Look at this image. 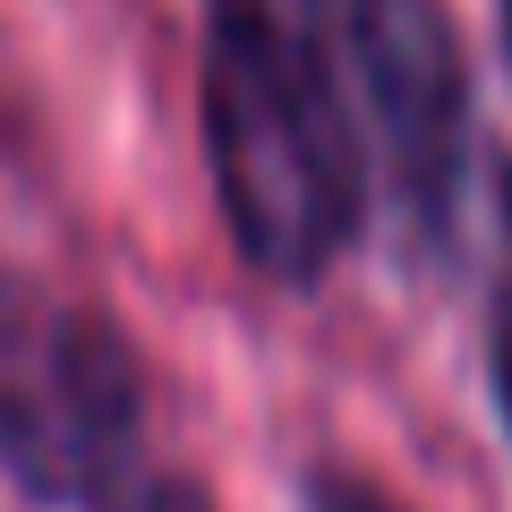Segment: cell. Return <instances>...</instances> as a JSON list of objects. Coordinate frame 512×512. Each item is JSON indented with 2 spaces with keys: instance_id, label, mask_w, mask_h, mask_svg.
Listing matches in <instances>:
<instances>
[{
  "instance_id": "6da1fadb",
  "label": "cell",
  "mask_w": 512,
  "mask_h": 512,
  "mask_svg": "<svg viewBox=\"0 0 512 512\" xmlns=\"http://www.w3.org/2000/svg\"><path fill=\"white\" fill-rule=\"evenodd\" d=\"M197 128L231 256L265 291H325L376 222L342 0H197Z\"/></svg>"
},
{
  "instance_id": "7a4b0ae2",
  "label": "cell",
  "mask_w": 512,
  "mask_h": 512,
  "mask_svg": "<svg viewBox=\"0 0 512 512\" xmlns=\"http://www.w3.org/2000/svg\"><path fill=\"white\" fill-rule=\"evenodd\" d=\"M154 376L94 299L0 282V487L35 512H94L146 470Z\"/></svg>"
},
{
  "instance_id": "3957f363",
  "label": "cell",
  "mask_w": 512,
  "mask_h": 512,
  "mask_svg": "<svg viewBox=\"0 0 512 512\" xmlns=\"http://www.w3.org/2000/svg\"><path fill=\"white\" fill-rule=\"evenodd\" d=\"M376 146V205L410 265H453L470 197V52L444 0H342Z\"/></svg>"
},
{
  "instance_id": "277c9868",
  "label": "cell",
  "mask_w": 512,
  "mask_h": 512,
  "mask_svg": "<svg viewBox=\"0 0 512 512\" xmlns=\"http://www.w3.org/2000/svg\"><path fill=\"white\" fill-rule=\"evenodd\" d=\"M495 231H504V256H495V299H487V402L495 427L512 436V154L495 163Z\"/></svg>"
},
{
  "instance_id": "5b68a950",
  "label": "cell",
  "mask_w": 512,
  "mask_h": 512,
  "mask_svg": "<svg viewBox=\"0 0 512 512\" xmlns=\"http://www.w3.org/2000/svg\"><path fill=\"white\" fill-rule=\"evenodd\" d=\"M291 495H299V512H410L402 495L384 487V478H367L359 461H308Z\"/></svg>"
},
{
  "instance_id": "8992f818",
  "label": "cell",
  "mask_w": 512,
  "mask_h": 512,
  "mask_svg": "<svg viewBox=\"0 0 512 512\" xmlns=\"http://www.w3.org/2000/svg\"><path fill=\"white\" fill-rule=\"evenodd\" d=\"M94 512H222V504H214V487L188 478V470H137L120 495H103Z\"/></svg>"
},
{
  "instance_id": "52a82bcc",
  "label": "cell",
  "mask_w": 512,
  "mask_h": 512,
  "mask_svg": "<svg viewBox=\"0 0 512 512\" xmlns=\"http://www.w3.org/2000/svg\"><path fill=\"white\" fill-rule=\"evenodd\" d=\"M495 52H504V77H512V0H495Z\"/></svg>"
}]
</instances>
